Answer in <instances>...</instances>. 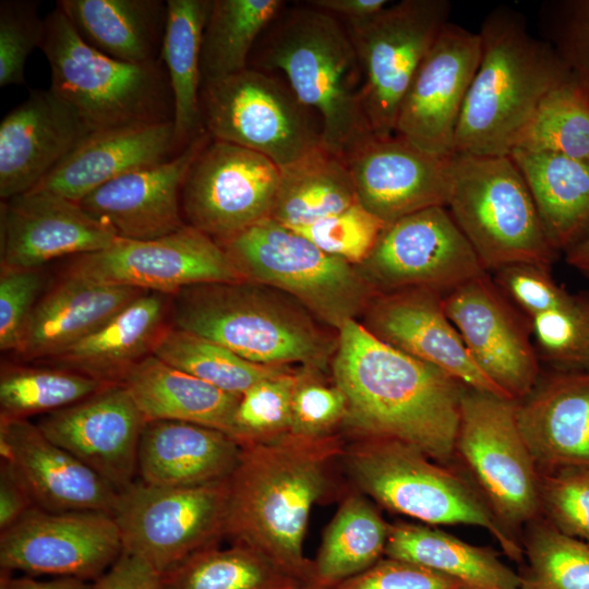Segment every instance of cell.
Returning a JSON list of instances; mask_svg holds the SVG:
<instances>
[{
	"label": "cell",
	"mask_w": 589,
	"mask_h": 589,
	"mask_svg": "<svg viewBox=\"0 0 589 589\" xmlns=\"http://www.w3.org/2000/svg\"><path fill=\"white\" fill-rule=\"evenodd\" d=\"M123 551L111 514L32 508L0 532L1 572L53 575L94 581Z\"/></svg>",
	"instance_id": "e0dca14e"
},
{
	"label": "cell",
	"mask_w": 589,
	"mask_h": 589,
	"mask_svg": "<svg viewBox=\"0 0 589 589\" xmlns=\"http://www.w3.org/2000/svg\"><path fill=\"white\" fill-rule=\"evenodd\" d=\"M450 7L446 0H402L365 22L345 24L359 57L361 104L373 135L394 134L402 98L448 23Z\"/></svg>",
	"instance_id": "4fadbf2b"
},
{
	"label": "cell",
	"mask_w": 589,
	"mask_h": 589,
	"mask_svg": "<svg viewBox=\"0 0 589 589\" xmlns=\"http://www.w3.org/2000/svg\"><path fill=\"white\" fill-rule=\"evenodd\" d=\"M37 507L29 491L7 461L0 462V532Z\"/></svg>",
	"instance_id": "6f0895ef"
},
{
	"label": "cell",
	"mask_w": 589,
	"mask_h": 589,
	"mask_svg": "<svg viewBox=\"0 0 589 589\" xmlns=\"http://www.w3.org/2000/svg\"><path fill=\"white\" fill-rule=\"evenodd\" d=\"M545 232L561 254L589 231V160L515 148Z\"/></svg>",
	"instance_id": "836d02e7"
},
{
	"label": "cell",
	"mask_w": 589,
	"mask_h": 589,
	"mask_svg": "<svg viewBox=\"0 0 589 589\" xmlns=\"http://www.w3.org/2000/svg\"><path fill=\"white\" fill-rule=\"evenodd\" d=\"M492 273L501 291L526 317L551 308L568 293L555 281L549 265L518 263Z\"/></svg>",
	"instance_id": "db71d44e"
},
{
	"label": "cell",
	"mask_w": 589,
	"mask_h": 589,
	"mask_svg": "<svg viewBox=\"0 0 589 589\" xmlns=\"http://www.w3.org/2000/svg\"><path fill=\"white\" fill-rule=\"evenodd\" d=\"M0 456L13 467L39 508L113 510L118 491L27 419L0 418Z\"/></svg>",
	"instance_id": "484cf974"
},
{
	"label": "cell",
	"mask_w": 589,
	"mask_h": 589,
	"mask_svg": "<svg viewBox=\"0 0 589 589\" xmlns=\"http://www.w3.org/2000/svg\"><path fill=\"white\" fill-rule=\"evenodd\" d=\"M229 479L193 488L154 486L136 479L118 492L111 513L123 551L161 575L226 537Z\"/></svg>",
	"instance_id": "7c38bea8"
},
{
	"label": "cell",
	"mask_w": 589,
	"mask_h": 589,
	"mask_svg": "<svg viewBox=\"0 0 589 589\" xmlns=\"http://www.w3.org/2000/svg\"><path fill=\"white\" fill-rule=\"evenodd\" d=\"M387 0H312L308 5L323 11L345 24H356L365 22L380 12L388 4Z\"/></svg>",
	"instance_id": "680465c9"
},
{
	"label": "cell",
	"mask_w": 589,
	"mask_h": 589,
	"mask_svg": "<svg viewBox=\"0 0 589 589\" xmlns=\"http://www.w3.org/2000/svg\"><path fill=\"white\" fill-rule=\"evenodd\" d=\"M386 225L359 202L313 224L291 228L325 253L359 266Z\"/></svg>",
	"instance_id": "7dc6e473"
},
{
	"label": "cell",
	"mask_w": 589,
	"mask_h": 589,
	"mask_svg": "<svg viewBox=\"0 0 589 589\" xmlns=\"http://www.w3.org/2000/svg\"><path fill=\"white\" fill-rule=\"evenodd\" d=\"M159 59L173 97V125L181 149L205 133L200 109L201 49L213 0H167Z\"/></svg>",
	"instance_id": "d590c367"
},
{
	"label": "cell",
	"mask_w": 589,
	"mask_h": 589,
	"mask_svg": "<svg viewBox=\"0 0 589 589\" xmlns=\"http://www.w3.org/2000/svg\"><path fill=\"white\" fill-rule=\"evenodd\" d=\"M145 423L124 385L110 384L71 406L47 413L36 425L120 492L136 480Z\"/></svg>",
	"instance_id": "ffe728a7"
},
{
	"label": "cell",
	"mask_w": 589,
	"mask_h": 589,
	"mask_svg": "<svg viewBox=\"0 0 589 589\" xmlns=\"http://www.w3.org/2000/svg\"><path fill=\"white\" fill-rule=\"evenodd\" d=\"M45 276L39 268L1 266L0 349L16 352L26 323L40 299Z\"/></svg>",
	"instance_id": "f5cc1de1"
},
{
	"label": "cell",
	"mask_w": 589,
	"mask_h": 589,
	"mask_svg": "<svg viewBox=\"0 0 589 589\" xmlns=\"http://www.w3.org/2000/svg\"><path fill=\"white\" fill-rule=\"evenodd\" d=\"M565 261L589 280V231L565 253Z\"/></svg>",
	"instance_id": "94428289"
},
{
	"label": "cell",
	"mask_w": 589,
	"mask_h": 589,
	"mask_svg": "<svg viewBox=\"0 0 589 589\" xmlns=\"http://www.w3.org/2000/svg\"><path fill=\"white\" fill-rule=\"evenodd\" d=\"M515 148L589 160V87L573 72L555 85L520 130Z\"/></svg>",
	"instance_id": "60d3db41"
},
{
	"label": "cell",
	"mask_w": 589,
	"mask_h": 589,
	"mask_svg": "<svg viewBox=\"0 0 589 589\" xmlns=\"http://www.w3.org/2000/svg\"><path fill=\"white\" fill-rule=\"evenodd\" d=\"M340 461L358 490L384 508L418 522L485 529L519 562L524 549L469 481L404 442L353 435Z\"/></svg>",
	"instance_id": "8992f818"
},
{
	"label": "cell",
	"mask_w": 589,
	"mask_h": 589,
	"mask_svg": "<svg viewBox=\"0 0 589 589\" xmlns=\"http://www.w3.org/2000/svg\"><path fill=\"white\" fill-rule=\"evenodd\" d=\"M121 384L146 421L190 422L232 436L240 396L176 369L154 354L133 366Z\"/></svg>",
	"instance_id": "1f68e13d"
},
{
	"label": "cell",
	"mask_w": 589,
	"mask_h": 589,
	"mask_svg": "<svg viewBox=\"0 0 589 589\" xmlns=\"http://www.w3.org/2000/svg\"><path fill=\"white\" fill-rule=\"evenodd\" d=\"M478 33L480 60L457 123L454 154L509 155L540 100L572 71L510 8L491 11Z\"/></svg>",
	"instance_id": "5b68a950"
},
{
	"label": "cell",
	"mask_w": 589,
	"mask_h": 589,
	"mask_svg": "<svg viewBox=\"0 0 589 589\" xmlns=\"http://www.w3.org/2000/svg\"><path fill=\"white\" fill-rule=\"evenodd\" d=\"M452 156L431 154L394 133L371 135L344 160L358 202L387 226L412 213L446 206Z\"/></svg>",
	"instance_id": "44dd1931"
},
{
	"label": "cell",
	"mask_w": 589,
	"mask_h": 589,
	"mask_svg": "<svg viewBox=\"0 0 589 589\" xmlns=\"http://www.w3.org/2000/svg\"><path fill=\"white\" fill-rule=\"evenodd\" d=\"M143 292L61 277L38 300L15 353L28 361L47 360L96 330Z\"/></svg>",
	"instance_id": "4dcf8cb0"
},
{
	"label": "cell",
	"mask_w": 589,
	"mask_h": 589,
	"mask_svg": "<svg viewBox=\"0 0 589 589\" xmlns=\"http://www.w3.org/2000/svg\"><path fill=\"white\" fill-rule=\"evenodd\" d=\"M344 447L335 433L320 437L288 433L243 445L228 481L226 537L314 588L304 538L313 506L332 488L333 468Z\"/></svg>",
	"instance_id": "7a4b0ae2"
},
{
	"label": "cell",
	"mask_w": 589,
	"mask_h": 589,
	"mask_svg": "<svg viewBox=\"0 0 589 589\" xmlns=\"http://www.w3.org/2000/svg\"><path fill=\"white\" fill-rule=\"evenodd\" d=\"M455 456L512 532L540 517V471L519 428L516 400L466 386Z\"/></svg>",
	"instance_id": "8fae6325"
},
{
	"label": "cell",
	"mask_w": 589,
	"mask_h": 589,
	"mask_svg": "<svg viewBox=\"0 0 589 589\" xmlns=\"http://www.w3.org/2000/svg\"><path fill=\"white\" fill-rule=\"evenodd\" d=\"M212 137L207 132L171 159L120 176L79 202L120 239L154 240L185 226L181 208L184 178Z\"/></svg>",
	"instance_id": "cb8c5ba5"
},
{
	"label": "cell",
	"mask_w": 589,
	"mask_h": 589,
	"mask_svg": "<svg viewBox=\"0 0 589 589\" xmlns=\"http://www.w3.org/2000/svg\"><path fill=\"white\" fill-rule=\"evenodd\" d=\"M358 268L377 293L422 288L443 296L486 272L445 206L387 225Z\"/></svg>",
	"instance_id": "9a60e30c"
},
{
	"label": "cell",
	"mask_w": 589,
	"mask_h": 589,
	"mask_svg": "<svg viewBox=\"0 0 589 589\" xmlns=\"http://www.w3.org/2000/svg\"><path fill=\"white\" fill-rule=\"evenodd\" d=\"M526 318L539 360L550 370L589 371V291H568L553 306Z\"/></svg>",
	"instance_id": "f6af8a7d"
},
{
	"label": "cell",
	"mask_w": 589,
	"mask_h": 589,
	"mask_svg": "<svg viewBox=\"0 0 589 589\" xmlns=\"http://www.w3.org/2000/svg\"><path fill=\"white\" fill-rule=\"evenodd\" d=\"M242 446L227 433L183 421H146L137 455L142 482L193 488L229 479Z\"/></svg>",
	"instance_id": "f1b7e54d"
},
{
	"label": "cell",
	"mask_w": 589,
	"mask_h": 589,
	"mask_svg": "<svg viewBox=\"0 0 589 589\" xmlns=\"http://www.w3.org/2000/svg\"><path fill=\"white\" fill-rule=\"evenodd\" d=\"M170 298L144 291L96 330L40 363L121 384L133 366L153 354L169 326Z\"/></svg>",
	"instance_id": "f546056e"
},
{
	"label": "cell",
	"mask_w": 589,
	"mask_h": 589,
	"mask_svg": "<svg viewBox=\"0 0 589 589\" xmlns=\"http://www.w3.org/2000/svg\"><path fill=\"white\" fill-rule=\"evenodd\" d=\"M301 370L265 378L240 396L232 437L241 446L264 443L290 433L291 406Z\"/></svg>",
	"instance_id": "bcb514c9"
},
{
	"label": "cell",
	"mask_w": 589,
	"mask_h": 589,
	"mask_svg": "<svg viewBox=\"0 0 589 589\" xmlns=\"http://www.w3.org/2000/svg\"><path fill=\"white\" fill-rule=\"evenodd\" d=\"M71 259L61 277L168 296L195 284L242 279L221 245L188 225L154 240L119 239Z\"/></svg>",
	"instance_id": "2e32d148"
},
{
	"label": "cell",
	"mask_w": 589,
	"mask_h": 589,
	"mask_svg": "<svg viewBox=\"0 0 589 589\" xmlns=\"http://www.w3.org/2000/svg\"><path fill=\"white\" fill-rule=\"evenodd\" d=\"M544 40L589 87V0H558L542 5Z\"/></svg>",
	"instance_id": "816d5d0a"
},
{
	"label": "cell",
	"mask_w": 589,
	"mask_h": 589,
	"mask_svg": "<svg viewBox=\"0 0 589 589\" xmlns=\"http://www.w3.org/2000/svg\"><path fill=\"white\" fill-rule=\"evenodd\" d=\"M480 52L479 33L448 22L402 98L394 133L431 154L452 156L457 123Z\"/></svg>",
	"instance_id": "d6986e66"
},
{
	"label": "cell",
	"mask_w": 589,
	"mask_h": 589,
	"mask_svg": "<svg viewBox=\"0 0 589 589\" xmlns=\"http://www.w3.org/2000/svg\"><path fill=\"white\" fill-rule=\"evenodd\" d=\"M540 496L545 519L589 545V468L540 472Z\"/></svg>",
	"instance_id": "c3c4849f"
},
{
	"label": "cell",
	"mask_w": 589,
	"mask_h": 589,
	"mask_svg": "<svg viewBox=\"0 0 589 589\" xmlns=\"http://www.w3.org/2000/svg\"><path fill=\"white\" fill-rule=\"evenodd\" d=\"M165 589H309L262 553L242 544L194 553L163 575Z\"/></svg>",
	"instance_id": "ab89813d"
},
{
	"label": "cell",
	"mask_w": 589,
	"mask_h": 589,
	"mask_svg": "<svg viewBox=\"0 0 589 589\" xmlns=\"http://www.w3.org/2000/svg\"><path fill=\"white\" fill-rule=\"evenodd\" d=\"M38 2L2 0L0 2V86L25 84V64L35 48H40L45 19Z\"/></svg>",
	"instance_id": "681fc988"
},
{
	"label": "cell",
	"mask_w": 589,
	"mask_h": 589,
	"mask_svg": "<svg viewBox=\"0 0 589 589\" xmlns=\"http://www.w3.org/2000/svg\"><path fill=\"white\" fill-rule=\"evenodd\" d=\"M520 589H589V545L538 518L527 526Z\"/></svg>",
	"instance_id": "ee69618b"
},
{
	"label": "cell",
	"mask_w": 589,
	"mask_h": 589,
	"mask_svg": "<svg viewBox=\"0 0 589 589\" xmlns=\"http://www.w3.org/2000/svg\"><path fill=\"white\" fill-rule=\"evenodd\" d=\"M445 207L488 273L518 263L551 266L560 255L509 155L454 154Z\"/></svg>",
	"instance_id": "ba28073f"
},
{
	"label": "cell",
	"mask_w": 589,
	"mask_h": 589,
	"mask_svg": "<svg viewBox=\"0 0 589 589\" xmlns=\"http://www.w3.org/2000/svg\"><path fill=\"white\" fill-rule=\"evenodd\" d=\"M330 371L352 435L411 445L447 465L455 457L466 385L376 338L358 320L338 330Z\"/></svg>",
	"instance_id": "6da1fadb"
},
{
	"label": "cell",
	"mask_w": 589,
	"mask_h": 589,
	"mask_svg": "<svg viewBox=\"0 0 589 589\" xmlns=\"http://www.w3.org/2000/svg\"><path fill=\"white\" fill-rule=\"evenodd\" d=\"M443 306L480 370L510 399H524L540 378L526 316L488 272L443 296Z\"/></svg>",
	"instance_id": "ac0fdd59"
},
{
	"label": "cell",
	"mask_w": 589,
	"mask_h": 589,
	"mask_svg": "<svg viewBox=\"0 0 589 589\" xmlns=\"http://www.w3.org/2000/svg\"><path fill=\"white\" fill-rule=\"evenodd\" d=\"M309 589H314V588H309Z\"/></svg>",
	"instance_id": "6125c7cd"
},
{
	"label": "cell",
	"mask_w": 589,
	"mask_h": 589,
	"mask_svg": "<svg viewBox=\"0 0 589 589\" xmlns=\"http://www.w3.org/2000/svg\"><path fill=\"white\" fill-rule=\"evenodd\" d=\"M181 151L173 121L91 132L32 190L79 203L105 183L171 159Z\"/></svg>",
	"instance_id": "83f0119b"
},
{
	"label": "cell",
	"mask_w": 589,
	"mask_h": 589,
	"mask_svg": "<svg viewBox=\"0 0 589 589\" xmlns=\"http://www.w3.org/2000/svg\"><path fill=\"white\" fill-rule=\"evenodd\" d=\"M253 51L249 68L281 72L299 100L317 113L325 149L345 159L373 135L361 104L359 57L339 20L308 4L283 9Z\"/></svg>",
	"instance_id": "277c9868"
},
{
	"label": "cell",
	"mask_w": 589,
	"mask_h": 589,
	"mask_svg": "<svg viewBox=\"0 0 589 589\" xmlns=\"http://www.w3.org/2000/svg\"><path fill=\"white\" fill-rule=\"evenodd\" d=\"M0 589H95L94 582L73 577H59L52 580L12 577L11 573L1 572Z\"/></svg>",
	"instance_id": "91938a15"
},
{
	"label": "cell",
	"mask_w": 589,
	"mask_h": 589,
	"mask_svg": "<svg viewBox=\"0 0 589 589\" xmlns=\"http://www.w3.org/2000/svg\"><path fill=\"white\" fill-rule=\"evenodd\" d=\"M77 34L100 52L129 63L160 60L167 4L160 0H59Z\"/></svg>",
	"instance_id": "d6a6232c"
},
{
	"label": "cell",
	"mask_w": 589,
	"mask_h": 589,
	"mask_svg": "<svg viewBox=\"0 0 589 589\" xmlns=\"http://www.w3.org/2000/svg\"><path fill=\"white\" fill-rule=\"evenodd\" d=\"M386 557L428 567L472 589H520L521 576L494 552L421 522L389 524Z\"/></svg>",
	"instance_id": "e575fe53"
},
{
	"label": "cell",
	"mask_w": 589,
	"mask_h": 589,
	"mask_svg": "<svg viewBox=\"0 0 589 589\" xmlns=\"http://www.w3.org/2000/svg\"><path fill=\"white\" fill-rule=\"evenodd\" d=\"M279 180L269 158L211 139L182 184L184 223L220 243L271 218Z\"/></svg>",
	"instance_id": "5bb4252c"
},
{
	"label": "cell",
	"mask_w": 589,
	"mask_h": 589,
	"mask_svg": "<svg viewBox=\"0 0 589 589\" xmlns=\"http://www.w3.org/2000/svg\"><path fill=\"white\" fill-rule=\"evenodd\" d=\"M95 589H165L163 575L139 556L122 551L94 581Z\"/></svg>",
	"instance_id": "9f6ffc18"
},
{
	"label": "cell",
	"mask_w": 589,
	"mask_h": 589,
	"mask_svg": "<svg viewBox=\"0 0 589 589\" xmlns=\"http://www.w3.org/2000/svg\"><path fill=\"white\" fill-rule=\"evenodd\" d=\"M361 317L360 323L385 344L467 387L508 398L471 358L445 313L443 294L422 288L377 293Z\"/></svg>",
	"instance_id": "7402d4cb"
},
{
	"label": "cell",
	"mask_w": 589,
	"mask_h": 589,
	"mask_svg": "<svg viewBox=\"0 0 589 589\" xmlns=\"http://www.w3.org/2000/svg\"><path fill=\"white\" fill-rule=\"evenodd\" d=\"M169 316L171 326L263 365L324 372L337 348L338 333L323 328L298 301L247 279L184 287L171 296Z\"/></svg>",
	"instance_id": "3957f363"
},
{
	"label": "cell",
	"mask_w": 589,
	"mask_h": 589,
	"mask_svg": "<svg viewBox=\"0 0 589 589\" xmlns=\"http://www.w3.org/2000/svg\"><path fill=\"white\" fill-rule=\"evenodd\" d=\"M40 49L50 88L89 132L173 121V97L160 60L129 63L88 45L57 5L45 17Z\"/></svg>",
	"instance_id": "52a82bcc"
},
{
	"label": "cell",
	"mask_w": 589,
	"mask_h": 589,
	"mask_svg": "<svg viewBox=\"0 0 589 589\" xmlns=\"http://www.w3.org/2000/svg\"><path fill=\"white\" fill-rule=\"evenodd\" d=\"M389 524L360 491L342 500L313 561V587L326 589L357 576L385 555Z\"/></svg>",
	"instance_id": "8d00e7d4"
},
{
	"label": "cell",
	"mask_w": 589,
	"mask_h": 589,
	"mask_svg": "<svg viewBox=\"0 0 589 589\" xmlns=\"http://www.w3.org/2000/svg\"><path fill=\"white\" fill-rule=\"evenodd\" d=\"M285 8L281 0H213L201 49V84L249 68L251 53Z\"/></svg>",
	"instance_id": "f35d334b"
},
{
	"label": "cell",
	"mask_w": 589,
	"mask_h": 589,
	"mask_svg": "<svg viewBox=\"0 0 589 589\" xmlns=\"http://www.w3.org/2000/svg\"><path fill=\"white\" fill-rule=\"evenodd\" d=\"M242 279L275 288L338 332L377 294L358 266L329 255L273 218L219 243Z\"/></svg>",
	"instance_id": "9c48e42d"
},
{
	"label": "cell",
	"mask_w": 589,
	"mask_h": 589,
	"mask_svg": "<svg viewBox=\"0 0 589 589\" xmlns=\"http://www.w3.org/2000/svg\"><path fill=\"white\" fill-rule=\"evenodd\" d=\"M517 420L540 472L589 468V371L541 373Z\"/></svg>",
	"instance_id": "4316f807"
},
{
	"label": "cell",
	"mask_w": 589,
	"mask_h": 589,
	"mask_svg": "<svg viewBox=\"0 0 589 589\" xmlns=\"http://www.w3.org/2000/svg\"><path fill=\"white\" fill-rule=\"evenodd\" d=\"M323 372L302 368L291 406L290 433L303 437L333 434L345 423L348 404L344 392L335 384H326Z\"/></svg>",
	"instance_id": "f907efd6"
},
{
	"label": "cell",
	"mask_w": 589,
	"mask_h": 589,
	"mask_svg": "<svg viewBox=\"0 0 589 589\" xmlns=\"http://www.w3.org/2000/svg\"><path fill=\"white\" fill-rule=\"evenodd\" d=\"M120 238L76 202L31 190L1 204V266L40 268L60 257L93 253Z\"/></svg>",
	"instance_id": "603a6c76"
},
{
	"label": "cell",
	"mask_w": 589,
	"mask_h": 589,
	"mask_svg": "<svg viewBox=\"0 0 589 589\" xmlns=\"http://www.w3.org/2000/svg\"><path fill=\"white\" fill-rule=\"evenodd\" d=\"M357 202L346 161L320 146L280 168L271 218L297 228L338 214Z\"/></svg>",
	"instance_id": "74e56055"
},
{
	"label": "cell",
	"mask_w": 589,
	"mask_h": 589,
	"mask_svg": "<svg viewBox=\"0 0 589 589\" xmlns=\"http://www.w3.org/2000/svg\"><path fill=\"white\" fill-rule=\"evenodd\" d=\"M200 109L213 140L256 152L279 168L323 146L317 113L269 72L248 68L202 83Z\"/></svg>",
	"instance_id": "30bf717a"
},
{
	"label": "cell",
	"mask_w": 589,
	"mask_h": 589,
	"mask_svg": "<svg viewBox=\"0 0 589 589\" xmlns=\"http://www.w3.org/2000/svg\"><path fill=\"white\" fill-rule=\"evenodd\" d=\"M326 589H472L458 579L384 556L365 572Z\"/></svg>",
	"instance_id": "11a10c76"
},
{
	"label": "cell",
	"mask_w": 589,
	"mask_h": 589,
	"mask_svg": "<svg viewBox=\"0 0 589 589\" xmlns=\"http://www.w3.org/2000/svg\"><path fill=\"white\" fill-rule=\"evenodd\" d=\"M91 376L53 366H5L0 375V418L27 419L71 406L107 387Z\"/></svg>",
	"instance_id": "7bdbcfd3"
},
{
	"label": "cell",
	"mask_w": 589,
	"mask_h": 589,
	"mask_svg": "<svg viewBox=\"0 0 589 589\" xmlns=\"http://www.w3.org/2000/svg\"><path fill=\"white\" fill-rule=\"evenodd\" d=\"M76 111L50 87L33 89L0 123V197L34 189L88 134Z\"/></svg>",
	"instance_id": "d4e9b609"
},
{
	"label": "cell",
	"mask_w": 589,
	"mask_h": 589,
	"mask_svg": "<svg viewBox=\"0 0 589 589\" xmlns=\"http://www.w3.org/2000/svg\"><path fill=\"white\" fill-rule=\"evenodd\" d=\"M153 354L236 396L265 378L292 370L287 365L253 363L213 340L170 325L156 342Z\"/></svg>",
	"instance_id": "b9f144b4"
}]
</instances>
